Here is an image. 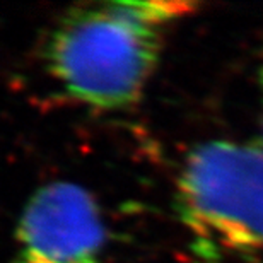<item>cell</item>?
Here are the masks:
<instances>
[{
	"label": "cell",
	"mask_w": 263,
	"mask_h": 263,
	"mask_svg": "<svg viewBox=\"0 0 263 263\" xmlns=\"http://www.w3.org/2000/svg\"><path fill=\"white\" fill-rule=\"evenodd\" d=\"M195 9L185 2H96L72 7L50 29L43 65L70 101L99 111L139 101L166 28Z\"/></svg>",
	"instance_id": "cell-1"
},
{
	"label": "cell",
	"mask_w": 263,
	"mask_h": 263,
	"mask_svg": "<svg viewBox=\"0 0 263 263\" xmlns=\"http://www.w3.org/2000/svg\"><path fill=\"white\" fill-rule=\"evenodd\" d=\"M176 207L193 263H263V147L198 145L181 167Z\"/></svg>",
	"instance_id": "cell-2"
},
{
	"label": "cell",
	"mask_w": 263,
	"mask_h": 263,
	"mask_svg": "<svg viewBox=\"0 0 263 263\" xmlns=\"http://www.w3.org/2000/svg\"><path fill=\"white\" fill-rule=\"evenodd\" d=\"M108 231L82 185L51 181L34 192L15 229L12 263H101Z\"/></svg>",
	"instance_id": "cell-3"
},
{
	"label": "cell",
	"mask_w": 263,
	"mask_h": 263,
	"mask_svg": "<svg viewBox=\"0 0 263 263\" xmlns=\"http://www.w3.org/2000/svg\"><path fill=\"white\" fill-rule=\"evenodd\" d=\"M261 135H263V113H261ZM261 147H263V144H261Z\"/></svg>",
	"instance_id": "cell-4"
}]
</instances>
